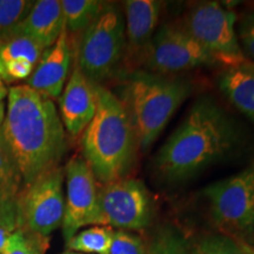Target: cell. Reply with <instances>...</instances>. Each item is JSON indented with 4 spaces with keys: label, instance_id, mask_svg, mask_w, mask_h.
I'll return each mask as SVG.
<instances>
[{
    "label": "cell",
    "instance_id": "27",
    "mask_svg": "<svg viewBox=\"0 0 254 254\" xmlns=\"http://www.w3.org/2000/svg\"><path fill=\"white\" fill-rule=\"evenodd\" d=\"M17 231V230H15ZM13 230H11V228H7V227H2L0 226V251H1L2 246L5 245L6 240H7V238L11 236L12 233H13Z\"/></svg>",
    "mask_w": 254,
    "mask_h": 254
},
{
    "label": "cell",
    "instance_id": "16",
    "mask_svg": "<svg viewBox=\"0 0 254 254\" xmlns=\"http://www.w3.org/2000/svg\"><path fill=\"white\" fill-rule=\"evenodd\" d=\"M217 82L225 98L254 122V63L246 59L237 65L225 66Z\"/></svg>",
    "mask_w": 254,
    "mask_h": 254
},
{
    "label": "cell",
    "instance_id": "8",
    "mask_svg": "<svg viewBox=\"0 0 254 254\" xmlns=\"http://www.w3.org/2000/svg\"><path fill=\"white\" fill-rule=\"evenodd\" d=\"M64 177V170L57 166L23 187L18 200V228L47 238L62 226L65 213Z\"/></svg>",
    "mask_w": 254,
    "mask_h": 254
},
{
    "label": "cell",
    "instance_id": "12",
    "mask_svg": "<svg viewBox=\"0 0 254 254\" xmlns=\"http://www.w3.org/2000/svg\"><path fill=\"white\" fill-rule=\"evenodd\" d=\"M58 100L64 128L72 136L80 135L97 111V92L95 85L82 74L77 63Z\"/></svg>",
    "mask_w": 254,
    "mask_h": 254
},
{
    "label": "cell",
    "instance_id": "14",
    "mask_svg": "<svg viewBox=\"0 0 254 254\" xmlns=\"http://www.w3.org/2000/svg\"><path fill=\"white\" fill-rule=\"evenodd\" d=\"M45 50L21 33H12L0 41V80L7 85L26 80Z\"/></svg>",
    "mask_w": 254,
    "mask_h": 254
},
{
    "label": "cell",
    "instance_id": "23",
    "mask_svg": "<svg viewBox=\"0 0 254 254\" xmlns=\"http://www.w3.org/2000/svg\"><path fill=\"white\" fill-rule=\"evenodd\" d=\"M146 254H190L187 241L172 227H161L146 245Z\"/></svg>",
    "mask_w": 254,
    "mask_h": 254
},
{
    "label": "cell",
    "instance_id": "26",
    "mask_svg": "<svg viewBox=\"0 0 254 254\" xmlns=\"http://www.w3.org/2000/svg\"><path fill=\"white\" fill-rule=\"evenodd\" d=\"M237 34L244 56L254 60V9L240 19Z\"/></svg>",
    "mask_w": 254,
    "mask_h": 254
},
{
    "label": "cell",
    "instance_id": "9",
    "mask_svg": "<svg viewBox=\"0 0 254 254\" xmlns=\"http://www.w3.org/2000/svg\"><path fill=\"white\" fill-rule=\"evenodd\" d=\"M152 214L150 192L140 180L120 178L99 186L95 226L119 231L142 230L150 225Z\"/></svg>",
    "mask_w": 254,
    "mask_h": 254
},
{
    "label": "cell",
    "instance_id": "19",
    "mask_svg": "<svg viewBox=\"0 0 254 254\" xmlns=\"http://www.w3.org/2000/svg\"><path fill=\"white\" fill-rule=\"evenodd\" d=\"M60 2L68 33L84 32L98 18L105 6V2L99 0H60Z\"/></svg>",
    "mask_w": 254,
    "mask_h": 254
},
{
    "label": "cell",
    "instance_id": "7",
    "mask_svg": "<svg viewBox=\"0 0 254 254\" xmlns=\"http://www.w3.org/2000/svg\"><path fill=\"white\" fill-rule=\"evenodd\" d=\"M237 15L218 1H205L186 14L182 26L218 64L232 66L247 59L237 34Z\"/></svg>",
    "mask_w": 254,
    "mask_h": 254
},
{
    "label": "cell",
    "instance_id": "10",
    "mask_svg": "<svg viewBox=\"0 0 254 254\" xmlns=\"http://www.w3.org/2000/svg\"><path fill=\"white\" fill-rule=\"evenodd\" d=\"M145 64L151 72L167 75L218 63L183 26L168 24L152 37L145 50Z\"/></svg>",
    "mask_w": 254,
    "mask_h": 254
},
{
    "label": "cell",
    "instance_id": "4",
    "mask_svg": "<svg viewBox=\"0 0 254 254\" xmlns=\"http://www.w3.org/2000/svg\"><path fill=\"white\" fill-rule=\"evenodd\" d=\"M190 92L189 82L170 75L147 71L125 75L118 98L131 120L138 147L146 151L153 145Z\"/></svg>",
    "mask_w": 254,
    "mask_h": 254
},
{
    "label": "cell",
    "instance_id": "3",
    "mask_svg": "<svg viewBox=\"0 0 254 254\" xmlns=\"http://www.w3.org/2000/svg\"><path fill=\"white\" fill-rule=\"evenodd\" d=\"M97 111L82 132V158L95 179L107 184L124 178L134 161L136 136L125 107L116 94L95 85Z\"/></svg>",
    "mask_w": 254,
    "mask_h": 254
},
{
    "label": "cell",
    "instance_id": "6",
    "mask_svg": "<svg viewBox=\"0 0 254 254\" xmlns=\"http://www.w3.org/2000/svg\"><path fill=\"white\" fill-rule=\"evenodd\" d=\"M212 219L234 239L254 236V161L243 171L204 190Z\"/></svg>",
    "mask_w": 254,
    "mask_h": 254
},
{
    "label": "cell",
    "instance_id": "30",
    "mask_svg": "<svg viewBox=\"0 0 254 254\" xmlns=\"http://www.w3.org/2000/svg\"><path fill=\"white\" fill-rule=\"evenodd\" d=\"M62 254H84V253H79V252H73V251H65V252Z\"/></svg>",
    "mask_w": 254,
    "mask_h": 254
},
{
    "label": "cell",
    "instance_id": "31",
    "mask_svg": "<svg viewBox=\"0 0 254 254\" xmlns=\"http://www.w3.org/2000/svg\"><path fill=\"white\" fill-rule=\"evenodd\" d=\"M250 254H254V251L250 249Z\"/></svg>",
    "mask_w": 254,
    "mask_h": 254
},
{
    "label": "cell",
    "instance_id": "21",
    "mask_svg": "<svg viewBox=\"0 0 254 254\" xmlns=\"http://www.w3.org/2000/svg\"><path fill=\"white\" fill-rule=\"evenodd\" d=\"M187 244L190 254H250L249 247L224 233L204 234Z\"/></svg>",
    "mask_w": 254,
    "mask_h": 254
},
{
    "label": "cell",
    "instance_id": "13",
    "mask_svg": "<svg viewBox=\"0 0 254 254\" xmlns=\"http://www.w3.org/2000/svg\"><path fill=\"white\" fill-rule=\"evenodd\" d=\"M72 59L68 32L65 30L52 46L44 51L25 85L50 99H58L68 78Z\"/></svg>",
    "mask_w": 254,
    "mask_h": 254
},
{
    "label": "cell",
    "instance_id": "1",
    "mask_svg": "<svg viewBox=\"0 0 254 254\" xmlns=\"http://www.w3.org/2000/svg\"><path fill=\"white\" fill-rule=\"evenodd\" d=\"M7 99L0 136L24 187L58 166L66 151L65 128L53 100L25 84L9 87Z\"/></svg>",
    "mask_w": 254,
    "mask_h": 254
},
{
    "label": "cell",
    "instance_id": "5",
    "mask_svg": "<svg viewBox=\"0 0 254 254\" xmlns=\"http://www.w3.org/2000/svg\"><path fill=\"white\" fill-rule=\"evenodd\" d=\"M126 49L125 19L114 4H105L98 18L82 32L75 63L93 85L111 77Z\"/></svg>",
    "mask_w": 254,
    "mask_h": 254
},
{
    "label": "cell",
    "instance_id": "2",
    "mask_svg": "<svg viewBox=\"0 0 254 254\" xmlns=\"http://www.w3.org/2000/svg\"><path fill=\"white\" fill-rule=\"evenodd\" d=\"M243 141L236 120L211 97L199 98L154 159L155 172L182 182L228 157Z\"/></svg>",
    "mask_w": 254,
    "mask_h": 254
},
{
    "label": "cell",
    "instance_id": "28",
    "mask_svg": "<svg viewBox=\"0 0 254 254\" xmlns=\"http://www.w3.org/2000/svg\"><path fill=\"white\" fill-rule=\"evenodd\" d=\"M7 93H8V91H7V88H6L5 84L0 80V101H2V99H4L6 95H7Z\"/></svg>",
    "mask_w": 254,
    "mask_h": 254
},
{
    "label": "cell",
    "instance_id": "20",
    "mask_svg": "<svg viewBox=\"0 0 254 254\" xmlns=\"http://www.w3.org/2000/svg\"><path fill=\"white\" fill-rule=\"evenodd\" d=\"M114 230L109 226H92L78 232L66 241L68 251L84 254H110Z\"/></svg>",
    "mask_w": 254,
    "mask_h": 254
},
{
    "label": "cell",
    "instance_id": "25",
    "mask_svg": "<svg viewBox=\"0 0 254 254\" xmlns=\"http://www.w3.org/2000/svg\"><path fill=\"white\" fill-rule=\"evenodd\" d=\"M110 254H146V245L140 237L126 231H114Z\"/></svg>",
    "mask_w": 254,
    "mask_h": 254
},
{
    "label": "cell",
    "instance_id": "18",
    "mask_svg": "<svg viewBox=\"0 0 254 254\" xmlns=\"http://www.w3.org/2000/svg\"><path fill=\"white\" fill-rule=\"evenodd\" d=\"M23 179L0 136V226L18 230V200Z\"/></svg>",
    "mask_w": 254,
    "mask_h": 254
},
{
    "label": "cell",
    "instance_id": "24",
    "mask_svg": "<svg viewBox=\"0 0 254 254\" xmlns=\"http://www.w3.org/2000/svg\"><path fill=\"white\" fill-rule=\"evenodd\" d=\"M46 239L18 228L7 238L0 254H44Z\"/></svg>",
    "mask_w": 254,
    "mask_h": 254
},
{
    "label": "cell",
    "instance_id": "15",
    "mask_svg": "<svg viewBox=\"0 0 254 254\" xmlns=\"http://www.w3.org/2000/svg\"><path fill=\"white\" fill-rule=\"evenodd\" d=\"M65 30L60 0H38L34 1L30 13L13 33L31 37L45 49H49Z\"/></svg>",
    "mask_w": 254,
    "mask_h": 254
},
{
    "label": "cell",
    "instance_id": "22",
    "mask_svg": "<svg viewBox=\"0 0 254 254\" xmlns=\"http://www.w3.org/2000/svg\"><path fill=\"white\" fill-rule=\"evenodd\" d=\"M34 1L0 0V41L11 36L30 13Z\"/></svg>",
    "mask_w": 254,
    "mask_h": 254
},
{
    "label": "cell",
    "instance_id": "11",
    "mask_svg": "<svg viewBox=\"0 0 254 254\" xmlns=\"http://www.w3.org/2000/svg\"><path fill=\"white\" fill-rule=\"evenodd\" d=\"M64 173L67 193L62 227L64 238L67 241L80 228L97 224L99 186L91 167L80 155L69 159Z\"/></svg>",
    "mask_w": 254,
    "mask_h": 254
},
{
    "label": "cell",
    "instance_id": "29",
    "mask_svg": "<svg viewBox=\"0 0 254 254\" xmlns=\"http://www.w3.org/2000/svg\"><path fill=\"white\" fill-rule=\"evenodd\" d=\"M5 118V105L2 101H0V126H1L2 122H4Z\"/></svg>",
    "mask_w": 254,
    "mask_h": 254
},
{
    "label": "cell",
    "instance_id": "17",
    "mask_svg": "<svg viewBox=\"0 0 254 254\" xmlns=\"http://www.w3.org/2000/svg\"><path fill=\"white\" fill-rule=\"evenodd\" d=\"M124 8L127 47L132 52H145L159 23L161 2L157 0H127Z\"/></svg>",
    "mask_w": 254,
    "mask_h": 254
}]
</instances>
